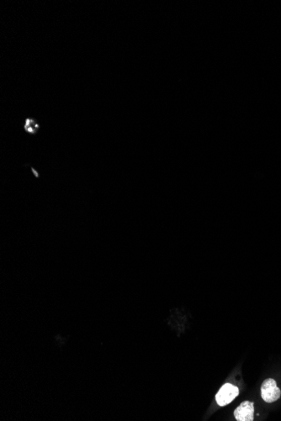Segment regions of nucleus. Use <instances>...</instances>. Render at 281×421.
I'll use <instances>...</instances> for the list:
<instances>
[{"label": "nucleus", "mask_w": 281, "mask_h": 421, "mask_svg": "<svg viewBox=\"0 0 281 421\" xmlns=\"http://www.w3.org/2000/svg\"><path fill=\"white\" fill-rule=\"evenodd\" d=\"M281 391L273 378H268L261 386V397L266 403H273L280 398Z\"/></svg>", "instance_id": "f257e3e1"}, {"label": "nucleus", "mask_w": 281, "mask_h": 421, "mask_svg": "<svg viewBox=\"0 0 281 421\" xmlns=\"http://www.w3.org/2000/svg\"><path fill=\"white\" fill-rule=\"evenodd\" d=\"M238 394L239 389L238 387L231 383H226L217 393L216 400L219 406L228 405L238 397Z\"/></svg>", "instance_id": "f03ea898"}, {"label": "nucleus", "mask_w": 281, "mask_h": 421, "mask_svg": "<svg viewBox=\"0 0 281 421\" xmlns=\"http://www.w3.org/2000/svg\"><path fill=\"white\" fill-rule=\"evenodd\" d=\"M234 416L238 421H253L254 418V403L244 401L236 408Z\"/></svg>", "instance_id": "7ed1b4c3"}]
</instances>
